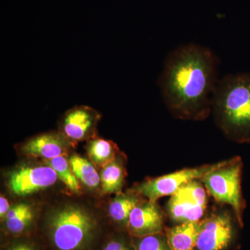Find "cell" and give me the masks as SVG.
Listing matches in <instances>:
<instances>
[{
	"instance_id": "obj_1",
	"label": "cell",
	"mask_w": 250,
	"mask_h": 250,
	"mask_svg": "<svg viewBox=\"0 0 250 250\" xmlns=\"http://www.w3.org/2000/svg\"><path fill=\"white\" fill-rule=\"evenodd\" d=\"M218 59L208 47L180 45L169 54L159 86L170 111L182 119H205L218 84Z\"/></svg>"
},
{
	"instance_id": "obj_2",
	"label": "cell",
	"mask_w": 250,
	"mask_h": 250,
	"mask_svg": "<svg viewBox=\"0 0 250 250\" xmlns=\"http://www.w3.org/2000/svg\"><path fill=\"white\" fill-rule=\"evenodd\" d=\"M212 110L225 134L238 142H250V72L230 74L219 80Z\"/></svg>"
},
{
	"instance_id": "obj_3",
	"label": "cell",
	"mask_w": 250,
	"mask_h": 250,
	"mask_svg": "<svg viewBox=\"0 0 250 250\" xmlns=\"http://www.w3.org/2000/svg\"><path fill=\"white\" fill-rule=\"evenodd\" d=\"M100 234L93 215L74 206L49 215L43 227L44 238L52 250H99Z\"/></svg>"
},
{
	"instance_id": "obj_4",
	"label": "cell",
	"mask_w": 250,
	"mask_h": 250,
	"mask_svg": "<svg viewBox=\"0 0 250 250\" xmlns=\"http://www.w3.org/2000/svg\"><path fill=\"white\" fill-rule=\"evenodd\" d=\"M242 169L241 158H233L202 180L207 192L217 202L232 207L238 224L243 227V212L246 205L241 190Z\"/></svg>"
},
{
	"instance_id": "obj_5",
	"label": "cell",
	"mask_w": 250,
	"mask_h": 250,
	"mask_svg": "<svg viewBox=\"0 0 250 250\" xmlns=\"http://www.w3.org/2000/svg\"><path fill=\"white\" fill-rule=\"evenodd\" d=\"M228 161H222L195 168L183 169L156 178L147 179L138 186L135 190L149 201L156 202L161 197L172 196L186 184L203 178L213 170L228 164Z\"/></svg>"
},
{
	"instance_id": "obj_6",
	"label": "cell",
	"mask_w": 250,
	"mask_h": 250,
	"mask_svg": "<svg viewBox=\"0 0 250 250\" xmlns=\"http://www.w3.org/2000/svg\"><path fill=\"white\" fill-rule=\"evenodd\" d=\"M232 220L227 213L213 215L200 221L195 250H225L232 241Z\"/></svg>"
},
{
	"instance_id": "obj_7",
	"label": "cell",
	"mask_w": 250,
	"mask_h": 250,
	"mask_svg": "<svg viewBox=\"0 0 250 250\" xmlns=\"http://www.w3.org/2000/svg\"><path fill=\"white\" fill-rule=\"evenodd\" d=\"M57 179V174L48 166L22 167L10 174L9 186L15 195L27 196L52 187Z\"/></svg>"
},
{
	"instance_id": "obj_8",
	"label": "cell",
	"mask_w": 250,
	"mask_h": 250,
	"mask_svg": "<svg viewBox=\"0 0 250 250\" xmlns=\"http://www.w3.org/2000/svg\"><path fill=\"white\" fill-rule=\"evenodd\" d=\"M100 114L86 106H75L69 110L61 123L62 134L70 142L95 137Z\"/></svg>"
},
{
	"instance_id": "obj_9",
	"label": "cell",
	"mask_w": 250,
	"mask_h": 250,
	"mask_svg": "<svg viewBox=\"0 0 250 250\" xmlns=\"http://www.w3.org/2000/svg\"><path fill=\"white\" fill-rule=\"evenodd\" d=\"M164 216L156 202H140L130 214L126 231L132 237L164 232Z\"/></svg>"
},
{
	"instance_id": "obj_10",
	"label": "cell",
	"mask_w": 250,
	"mask_h": 250,
	"mask_svg": "<svg viewBox=\"0 0 250 250\" xmlns=\"http://www.w3.org/2000/svg\"><path fill=\"white\" fill-rule=\"evenodd\" d=\"M70 141L62 133H45L28 140L22 146L27 155L52 159L66 155Z\"/></svg>"
},
{
	"instance_id": "obj_11",
	"label": "cell",
	"mask_w": 250,
	"mask_h": 250,
	"mask_svg": "<svg viewBox=\"0 0 250 250\" xmlns=\"http://www.w3.org/2000/svg\"><path fill=\"white\" fill-rule=\"evenodd\" d=\"M205 209L194 201L182 188L171 196L167 204V211L171 219L180 224L200 222Z\"/></svg>"
},
{
	"instance_id": "obj_12",
	"label": "cell",
	"mask_w": 250,
	"mask_h": 250,
	"mask_svg": "<svg viewBox=\"0 0 250 250\" xmlns=\"http://www.w3.org/2000/svg\"><path fill=\"white\" fill-rule=\"evenodd\" d=\"M34 219L30 206L25 203L15 205L3 220L5 233L12 238L28 236L29 231H32Z\"/></svg>"
},
{
	"instance_id": "obj_13",
	"label": "cell",
	"mask_w": 250,
	"mask_h": 250,
	"mask_svg": "<svg viewBox=\"0 0 250 250\" xmlns=\"http://www.w3.org/2000/svg\"><path fill=\"white\" fill-rule=\"evenodd\" d=\"M200 227V221L167 229L166 236L170 250H195Z\"/></svg>"
},
{
	"instance_id": "obj_14",
	"label": "cell",
	"mask_w": 250,
	"mask_h": 250,
	"mask_svg": "<svg viewBox=\"0 0 250 250\" xmlns=\"http://www.w3.org/2000/svg\"><path fill=\"white\" fill-rule=\"evenodd\" d=\"M141 202L132 195H121L113 199L108 207L110 218L117 225L126 231L128 221L131 211Z\"/></svg>"
},
{
	"instance_id": "obj_15",
	"label": "cell",
	"mask_w": 250,
	"mask_h": 250,
	"mask_svg": "<svg viewBox=\"0 0 250 250\" xmlns=\"http://www.w3.org/2000/svg\"><path fill=\"white\" fill-rule=\"evenodd\" d=\"M87 151L90 159L95 165L104 167L114 161L118 149L111 141L94 137L88 142Z\"/></svg>"
},
{
	"instance_id": "obj_16",
	"label": "cell",
	"mask_w": 250,
	"mask_h": 250,
	"mask_svg": "<svg viewBox=\"0 0 250 250\" xmlns=\"http://www.w3.org/2000/svg\"><path fill=\"white\" fill-rule=\"evenodd\" d=\"M69 161L77 179L85 187L95 188L100 185L101 182L100 174H98L91 163L77 155H72Z\"/></svg>"
},
{
	"instance_id": "obj_17",
	"label": "cell",
	"mask_w": 250,
	"mask_h": 250,
	"mask_svg": "<svg viewBox=\"0 0 250 250\" xmlns=\"http://www.w3.org/2000/svg\"><path fill=\"white\" fill-rule=\"evenodd\" d=\"M47 166L52 167L58 176V178L63 182L67 188L75 193L80 192L79 179L72 170L70 161L67 160L65 155L58 156L52 159L44 160Z\"/></svg>"
},
{
	"instance_id": "obj_18",
	"label": "cell",
	"mask_w": 250,
	"mask_h": 250,
	"mask_svg": "<svg viewBox=\"0 0 250 250\" xmlns=\"http://www.w3.org/2000/svg\"><path fill=\"white\" fill-rule=\"evenodd\" d=\"M125 174L123 166L114 161L103 167L100 173L103 192L110 194L120 191L123 187Z\"/></svg>"
},
{
	"instance_id": "obj_19",
	"label": "cell",
	"mask_w": 250,
	"mask_h": 250,
	"mask_svg": "<svg viewBox=\"0 0 250 250\" xmlns=\"http://www.w3.org/2000/svg\"><path fill=\"white\" fill-rule=\"evenodd\" d=\"M135 250H170L164 233L143 237H132Z\"/></svg>"
},
{
	"instance_id": "obj_20",
	"label": "cell",
	"mask_w": 250,
	"mask_h": 250,
	"mask_svg": "<svg viewBox=\"0 0 250 250\" xmlns=\"http://www.w3.org/2000/svg\"><path fill=\"white\" fill-rule=\"evenodd\" d=\"M99 250H135L132 236L129 233H119L108 237Z\"/></svg>"
},
{
	"instance_id": "obj_21",
	"label": "cell",
	"mask_w": 250,
	"mask_h": 250,
	"mask_svg": "<svg viewBox=\"0 0 250 250\" xmlns=\"http://www.w3.org/2000/svg\"><path fill=\"white\" fill-rule=\"evenodd\" d=\"M3 250H42L29 236L16 237Z\"/></svg>"
},
{
	"instance_id": "obj_22",
	"label": "cell",
	"mask_w": 250,
	"mask_h": 250,
	"mask_svg": "<svg viewBox=\"0 0 250 250\" xmlns=\"http://www.w3.org/2000/svg\"><path fill=\"white\" fill-rule=\"evenodd\" d=\"M10 208H10V205L7 199L1 195V197H0V217H1V221L4 220Z\"/></svg>"
}]
</instances>
